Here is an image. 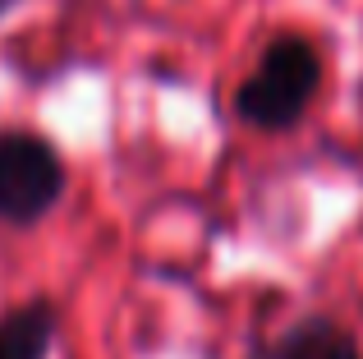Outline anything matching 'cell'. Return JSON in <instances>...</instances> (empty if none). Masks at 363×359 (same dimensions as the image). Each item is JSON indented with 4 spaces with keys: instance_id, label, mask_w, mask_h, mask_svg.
I'll use <instances>...</instances> for the list:
<instances>
[{
    "instance_id": "7a4b0ae2",
    "label": "cell",
    "mask_w": 363,
    "mask_h": 359,
    "mask_svg": "<svg viewBox=\"0 0 363 359\" xmlns=\"http://www.w3.org/2000/svg\"><path fill=\"white\" fill-rule=\"evenodd\" d=\"M65 157L37 129H0V226H37L65 198Z\"/></svg>"
},
{
    "instance_id": "6da1fadb",
    "label": "cell",
    "mask_w": 363,
    "mask_h": 359,
    "mask_svg": "<svg viewBox=\"0 0 363 359\" xmlns=\"http://www.w3.org/2000/svg\"><path fill=\"white\" fill-rule=\"evenodd\" d=\"M322 88V55L308 37L281 33L262 46L257 65L235 83L230 111L253 134H285L308 116Z\"/></svg>"
},
{
    "instance_id": "3957f363",
    "label": "cell",
    "mask_w": 363,
    "mask_h": 359,
    "mask_svg": "<svg viewBox=\"0 0 363 359\" xmlns=\"http://www.w3.org/2000/svg\"><path fill=\"white\" fill-rule=\"evenodd\" d=\"M60 332V304L51 295H33L0 314V359H51Z\"/></svg>"
},
{
    "instance_id": "5b68a950",
    "label": "cell",
    "mask_w": 363,
    "mask_h": 359,
    "mask_svg": "<svg viewBox=\"0 0 363 359\" xmlns=\"http://www.w3.org/2000/svg\"><path fill=\"white\" fill-rule=\"evenodd\" d=\"M9 9H14V5H9V0H0V18H5V14H9Z\"/></svg>"
},
{
    "instance_id": "277c9868",
    "label": "cell",
    "mask_w": 363,
    "mask_h": 359,
    "mask_svg": "<svg viewBox=\"0 0 363 359\" xmlns=\"http://www.w3.org/2000/svg\"><path fill=\"white\" fill-rule=\"evenodd\" d=\"M267 359H363V346L350 327H340L327 314H303L272 341Z\"/></svg>"
},
{
    "instance_id": "8992f818",
    "label": "cell",
    "mask_w": 363,
    "mask_h": 359,
    "mask_svg": "<svg viewBox=\"0 0 363 359\" xmlns=\"http://www.w3.org/2000/svg\"><path fill=\"white\" fill-rule=\"evenodd\" d=\"M9 5H18V0H9Z\"/></svg>"
}]
</instances>
